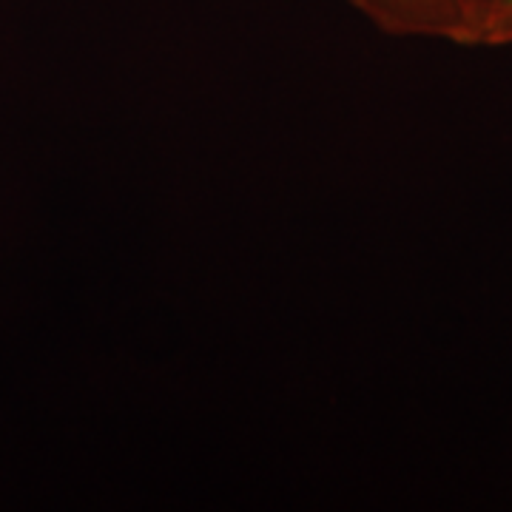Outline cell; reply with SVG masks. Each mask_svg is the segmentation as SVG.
<instances>
[{"label":"cell","instance_id":"6da1fadb","mask_svg":"<svg viewBox=\"0 0 512 512\" xmlns=\"http://www.w3.org/2000/svg\"><path fill=\"white\" fill-rule=\"evenodd\" d=\"M373 26L399 37L470 46L476 0H350Z\"/></svg>","mask_w":512,"mask_h":512},{"label":"cell","instance_id":"7a4b0ae2","mask_svg":"<svg viewBox=\"0 0 512 512\" xmlns=\"http://www.w3.org/2000/svg\"><path fill=\"white\" fill-rule=\"evenodd\" d=\"M470 46H512V0H476Z\"/></svg>","mask_w":512,"mask_h":512}]
</instances>
